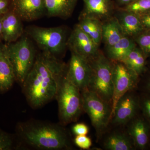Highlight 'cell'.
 <instances>
[{
	"label": "cell",
	"instance_id": "26",
	"mask_svg": "<svg viewBox=\"0 0 150 150\" xmlns=\"http://www.w3.org/2000/svg\"><path fill=\"white\" fill-rule=\"evenodd\" d=\"M17 147L13 136L0 129V150H13Z\"/></svg>",
	"mask_w": 150,
	"mask_h": 150
},
{
	"label": "cell",
	"instance_id": "4",
	"mask_svg": "<svg viewBox=\"0 0 150 150\" xmlns=\"http://www.w3.org/2000/svg\"><path fill=\"white\" fill-rule=\"evenodd\" d=\"M6 44L16 81L22 86L34 64L36 51L26 35H23L16 42Z\"/></svg>",
	"mask_w": 150,
	"mask_h": 150
},
{
	"label": "cell",
	"instance_id": "21",
	"mask_svg": "<svg viewBox=\"0 0 150 150\" xmlns=\"http://www.w3.org/2000/svg\"><path fill=\"white\" fill-rule=\"evenodd\" d=\"M146 59L143 51L137 46L121 62L140 76L146 71Z\"/></svg>",
	"mask_w": 150,
	"mask_h": 150
},
{
	"label": "cell",
	"instance_id": "5",
	"mask_svg": "<svg viewBox=\"0 0 150 150\" xmlns=\"http://www.w3.org/2000/svg\"><path fill=\"white\" fill-rule=\"evenodd\" d=\"M90 62L92 74L88 89L111 105L113 93V62L101 52Z\"/></svg>",
	"mask_w": 150,
	"mask_h": 150
},
{
	"label": "cell",
	"instance_id": "13",
	"mask_svg": "<svg viewBox=\"0 0 150 150\" xmlns=\"http://www.w3.org/2000/svg\"><path fill=\"white\" fill-rule=\"evenodd\" d=\"M128 134L136 149L144 150L150 143V125L144 116H136L131 120Z\"/></svg>",
	"mask_w": 150,
	"mask_h": 150
},
{
	"label": "cell",
	"instance_id": "31",
	"mask_svg": "<svg viewBox=\"0 0 150 150\" xmlns=\"http://www.w3.org/2000/svg\"><path fill=\"white\" fill-rule=\"evenodd\" d=\"M138 16L144 28L145 29L150 30V12Z\"/></svg>",
	"mask_w": 150,
	"mask_h": 150
},
{
	"label": "cell",
	"instance_id": "14",
	"mask_svg": "<svg viewBox=\"0 0 150 150\" xmlns=\"http://www.w3.org/2000/svg\"><path fill=\"white\" fill-rule=\"evenodd\" d=\"M23 21L12 10L3 15L2 18L3 40L6 43H13L23 35Z\"/></svg>",
	"mask_w": 150,
	"mask_h": 150
},
{
	"label": "cell",
	"instance_id": "7",
	"mask_svg": "<svg viewBox=\"0 0 150 150\" xmlns=\"http://www.w3.org/2000/svg\"><path fill=\"white\" fill-rule=\"evenodd\" d=\"M25 31L42 51L54 56L62 53L67 46L66 30L63 27L44 28L34 25L27 28Z\"/></svg>",
	"mask_w": 150,
	"mask_h": 150
},
{
	"label": "cell",
	"instance_id": "10",
	"mask_svg": "<svg viewBox=\"0 0 150 150\" xmlns=\"http://www.w3.org/2000/svg\"><path fill=\"white\" fill-rule=\"evenodd\" d=\"M91 74L90 62L79 55L71 53L66 73L68 79L81 92L88 88Z\"/></svg>",
	"mask_w": 150,
	"mask_h": 150
},
{
	"label": "cell",
	"instance_id": "34",
	"mask_svg": "<svg viewBox=\"0 0 150 150\" xmlns=\"http://www.w3.org/2000/svg\"><path fill=\"white\" fill-rule=\"evenodd\" d=\"M145 88L147 92L150 93V77L148 79L145 84Z\"/></svg>",
	"mask_w": 150,
	"mask_h": 150
},
{
	"label": "cell",
	"instance_id": "35",
	"mask_svg": "<svg viewBox=\"0 0 150 150\" xmlns=\"http://www.w3.org/2000/svg\"></svg>",
	"mask_w": 150,
	"mask_h": 150
},
{
	"label": "cell",
	"instance_id": "1",
	"mask_svg": "<svg viewBox=\"0 0 150 150\" xmlns=\"http://www.w3.org/2000/svg\"><path fill=\"white\" fill-rule=\"evenodd\" d=\"M67 67L51 53L42 51L36 55L33 67L21 86L33 108L42 107L56 98Z\"/></svg>",
	"mask_w": 150,
	"mask_h": 150
},
{
	"label": "cell",
	"instance_id": "3",
	"mask_svg": "<svg viewBox=\"0 0 150 150\" xmlns=\"http://www.w3.org/2000/svg\"><path fill=\"white\" fill-rule=\"evenodd\" d=\"M56 98L60 124L65 126L77 121L83 110L81 92L68 79L66 74Z\"/></svg>",
	"mask_w": 150,
	"mask_h": 150
},
{
	"label": "cell",
	"instance_id": "6",
	"mask_svg": "<svg viewBox=\"0 0 150 150\" xmlns=\"http://www.w3.org/2000/svg\"><path fill=\"white\" fill-rule=\"evenodd\" d=\"M81 94L83 110L88 115L97 135L101 136L111 121V105L88 89Z\"/></svg>",
	"mask_w": 150,
	"mask_h": 150
},
{
	"label": "cell",
	"instance_id": "2",
	"mask_svg": "<svg viewBox=\"0 0 150 150\" xmlns=\"http://www.w3.org/2000/svg\"><path fill=\"white\" fill-rule=\"evenodd\" d=\"M16 135L25 144L39 150L69 149L71 143L63 126L38 121L18 123Z\"/></svg>",
	"mask_w": 150,
	"mask_h": 150
},
{
	"label": "cell",
	"instance_id": "27",
	"mask_svg": "<svg viewBox=\"0 0 150 150\" xmlns=\"http://www.w3.org/2000/svg\"><path fill=\"white\" fill-rule=\"evenodd\" d=\"M140 105L143 116L150 125V93L147 92L140 98Z\"/></svg>",
	"mask_w": 150,
	"mask_h": 150
},
{
	"label": "cell",
	"instance_id": "20",
	"mask_svg": "<svg viewBox=\"0 0 150 150\" xmlns=\"http://www.w3.org/2000/svg\"><path fill=\"white\" fill-rule=\"evenodd\" d=\"M137 46L134 38L124 35L113 46L106 48L108 58L112 62H121Z\"/></svg>",
	"mask_w": 150,
	"mask_h": 150
},
{
	"label": "cell",
	"instance_id": "28",
	"mask_svg": "<svg viewBox=\"0 0 150 150\" xmlns=\"http://www.w3.org/2000/svg\"><path fill=\"white\" fill-rule=\"evenodd\" d=\"M74 141L78 147L83 149H88L92 144L91 139L86 135L76 136Z\"/></svg>",
	"mask_w": 150,
	"mask_h": 150
},
{
	"label": "cell",
	"instance_id": "11",
	"mask_svg": "<svg viewBox=\"0 0 150 150\" xmlns=\"http://www.w3.org/2000/svg\"><path fill=\"white\" fill-rule=\"evenodd\" d=\"M132 91L125 94L117 102L110 121L113 125H125L137 116L140 109V98Z\"/></svg>",
	"mask_w": 150,
	"mask_h": 150
},
{
	"label": "cell",
	"instance_id": "12",
	"mask_svg": "<svg viewBox=\"0 0 150 150\" xmlns=\"http://www.w3.org/2000/svg\"><path fill=\"white\" fill-rule=\"evenodd\" d=\"M11 9L23 21H33L46 13L44 0H11Z\"/></svg>",
	"mask_w": 150,
	"mask_h": 150
},
{
	"label": "cell",
	"instance_id": "19",
	"mask_svg": "<svg viewBox=\"0 0 150 150\" xmlns=\"http://www.w3.org/2000/svg\"><path fill=\"white\" fill-rule=\"evenodd\" d=\"M124 35L121 25L115 16L102 22V41L106 48L113 46Z\"/></svg>",
	"mask_w": 150,
	"mask_h": 150
},
{
	"label": "cell",
	"instance_id": "17",
	"mask_svg": "<svg viewBox=\"0 0 150 150\" xmlns=\"http://www.w3.org/2000/svg\"><path fill=\"white\" fill-rule=\"evenodd\" d=\"M116 14L115 16L126 36L134 38L145 30L137 15L122 9Z\"/></svg>",
	"mask_w": 150,
	"mask_h": 150
},
{
	"label": "cell",
	"instance_id": "23",
	"mask_svg": "<svg viewBox=\"0 0 150 150\" xmlns=\"http://www.w3.org/2000/svg\"><path fill=\"white\" fill-rule=\"evenodd\" d=\"M104 147L109 150H132L136 149L128 134L118 132L112 133L106 138Z\"/></svg>",
	"mask_w": 150,
	"mask_h": 150
},
{
	"label": "cell",
	"instance_id": "32",
	"mask_svg": "<svg viewBox=\"0 0 150 150\" xmlns=\"http://www.w3.org/2000/svg\"><path fill=\"white\" fill-rule=\"evenodd\" d=\"M135 0H117L118 4L121 6H125L132 3Z\"/></svg>",
	"mask_w": 150,
	"mask_h": 150
},
{
	"label": "cell",
	"instance_id": "25",
	"mask_svg": "<svg viewBox=\"0 0 150 150\" xmlns=\"http://www.w3.org/2000/svg\"><path fill=\"white\" fill-rule=\"evenodd\" d=\"M134 39L147 59L150 57V30H144Z\"/></svg>",
	"mask_w": 150,
	"mask_h": 150
},
{
	"label": "cell",
	"instance_id": "29",
	"mask_svg": "<svg viewBox=\"0 0 150 150\" xmlns=\"http://www.w3.org/2000/svg\"><path fill=\"white\" fill-rule=\"evenodd\" d=\"M73 133L76 136L87 135L89 132V128L87 125L84 123H78L73 126Z\"/></svg>",
	"mask_w": 150,
	"mask_h": 150
},
{
	"label": "cell",
	"instance_id": "8",
	"mask_svg": "<svg viewBox=\"0 0 150 150\" xmlns=\"http://www.w3.org/2000/svg\"><path fill=\"white\" fill-rule=\"evenodd\" d=\"M112 75V117L113 110L119 100L128 92L132 91L136 88L140 76L121 62H113Z\"/></svg>",
	"mask_w": 150,
	"mask_h": 150
},
{
	"label": "cell",
	"instance_id": "18",
	"mask_svg": "<svg viewBox=\"0 0 150 150\" xmlns=\"http://www.w3.org/2000/svg\"><path fill=\"white\" fill-rule=\"evenodd\" d=\"M44 1L48 16L67 19L72 14L78 0Z\"/></svg>",
	"mask_w": 150,
	"mask_h": 150
},
{
	"label": "cell",
	"instance_id": "24",
	"mask_svg": "<svg viewBox=\"0 0 150 150\" xmlns=\"http://www.w3.org/2000/svg\"><path fill=\"white\" fill-rule=\"evenodd\" d=\"M122 9L138 16L142 15L150 12V0H135L124 6Z\"/></svg>",
	"mask_w": 150,
	"mask_h": 150
},
{
	"label": "cell",
	"instance_id": "9",
	"mask_svg": "<svg viewBox=\"0 0 150 150\" xmlns=\"http://www.w3.org/2000/svg\"><path fill=\"white\" fill-rule=\"evenodd\" d=\"M67 46L71 53L79 55L91 61L100 53L99 46L78 24L75 25L67 40Z\"/></svg>",
	"mask_w": 150,
	"mask_h": 150
},
{
	"label": "cell",
	"instance_id": "16",
	"mask_svg": "<svg viewBox=\"0 0 150 150\" xmlns=\"http://www.w3.org/2000/svg\"><path fill=\"white\" fill-rule=\"evenodd\" d=\"M15 81V76L6 43H0V93L8 91Z\"/></svg>",
	"mask_w": 150,
	"mask_h": 150
},
{
	"label": "cell",
	"instance_id": "33",
	"mask_svg": "<svg viewBox=\"0 0 150 150\" xmlns=\"http://www.w3.org/2000/svg\"><path fill=\"white\" fill-rule=\"evenodd\" d=\"M3 15H0V43L3 40L2 18Z\"/></svg>",
	"mask_w": 150,
	"mask_h": 150
},
{
	"label": "cell",
	"instance_id": "30",
	"mask_svg": "<svg viewBox=\"0 0 150 150\" xmlns=\"http://www.w3.org/2000/svg\"><path fill=\"white\" fill-rule=\"evenodd\" d=\"M11 0H0V15L6 13L11 9Z\"/></svg>",
	"mask_w": 150,
	"mask_h": 150
},
{
	"label": "cell",
	"instance_id": "22",
	"mask_svg": "<svg viewBox=\"0 0 150 150\" xmlns=\"http://www.w3.org/2000/svg\"><path fill=\"white\" fill-rule=\"evenodd\" d=\"M102 23L94 18L79 17L78 25L99 46L102 41Z\"/></svg>",
	"mask_w": 150,
	"mask_h": 150
},
{
	"label": "cell",
	"instance_id": "15",
	"mask_svg": "<svg viewBox=\"0 0 150 150\" xmlns=\"http://www.w3.org/2000/svg\"><path fill=\"white\" fill-rule=\"evenodd\" d=\"M84 8L80 16L88 17L102 22L113 16L114 6L111 0H82Z\"/></svg>",
	"mask_w": 150,
	"mask_h": 150
}]
</instances>
